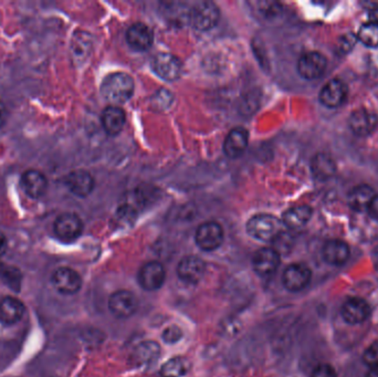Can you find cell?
Listing matches in <instances>:
<instances>
[{
	"label": "cell",
	"mask_w": 378,
	"mask_h": 377,
	"mask_svg": "<svg viewBox=\"0 0 378 377\" xmlns=\"http://www.w3.org/2000/svg\"><path fill=\"white\" fill-rule=\"evenodd\" d=\"M134 80L126 72L111 73L105 77L101 84L102 97L112 105H122L132 98L134 93Z\"/></svg>",
	"instance_id": "1"
},
{
	"label": "cell",
	"mask_w": 378,
	"mask_h": 377,
	"mask_svg": "<svg viewBox=\"0 0 378 377\" xmlns=\"http://www.w3.org/2000/svg\"><path fill=\"white\" fill-rule=\"evenodd\" d=\"M247 232L251 237L260 242H277L285 234V225L276 216L259 213L249 219Z\"/></svg>",
	"instance_id": "2"
},
{
	"label": "cell",
	"mask_w": 378,
	"mask_h": 377,
	"mask_svg": "<svg viewBox=\"0 0 378 377\" xmlns=\"http://www.w3.org/2000/svg\"><path fill=\"white\" fill-rule=\"evenodd\" d=\"M189 24L199 32H208L216 27L220 18V8L212 1H198L188 11Z\"/></svg>",
	"instance_id": "3"
},
{
	"label": "cell",
	"mask_w": 378,
	"mask_h": 377,
	"mask_svg": "<svg viewBox=\"0 0 378 377\" xmlns=\"http://www.w3.org/2000/svg\"><path fill=\"white\" fill-rule=\"evenodd\" d=\"M224 229L218 223L207 221L196 230V244L203 251H214L224 242Z\"/></svg>",
	"instance_id": "4"
},
{
	"label": "cell",
	"mask_w": 378,
	"mask_h": 377,
	"mask_svg": "<svg viewBox=\"0 0 378 377\" xmlns=\"http://www.w3.org/2000/svg\"><path fill=\"white\" fill-rule=\"evenodd\" d=\"M53 230L61 242H72L81 236L83 223L76 213H61L60 216L55 219Z\"/></svg>",
	"instance_id": "5"
},
{
	"label": "cell",
	"mask_w": 378,
	"mask_h": 377,
	"mask_svg": "<svg viewBox=\"0 0 378 377\" xmlns=\"http://www.w3.org/2000/svg\"><path fill=\"white\" fill-rule=\"evenodd\" d=\"M312 272L304 263H292L288 265L282 275V284L290 292H300L310 284Z\"/></svg>",
	"instance_id": "6"
},
{
	"label": "cell",
	"mask_w": 378,
	"mask_h": 377,
	"mask_svg": "<svg viewBox=\"0 0 378 377\" xmlns=\"http://www.w3.org/2000/svg\"><path fill=\"white\" fill-rule=\"evenodd\" d=\"M328 67V60L322 53L310 51L301 55L297 61V72L305 80L321 78Z\"/></svg>",
	"instance_id": "7"
},
{
	"label": "cell",
	"mask_w": 378,
	"mask_h": 377,
	"mask_svg": "<svg viewBox=\"0 0 378 377\" xmlns=\"http://www.w3.org/2000/svg\"><path fill=\"white\" fill-rule=\"evenodd\" d=\"M280 253L272 248H261L252 257L253 271L261 278L274 276L280 265Z\"/></svg>",
	"instance_id": "8"
},
{
	"label": "cell",
	"mask_w": 378,
	"mask_h": 377,
	"mask_svg": "<svg viewBox=\"0 0 378 377\" xmlns=\"http://www.w3.org/2000/svg\"><path fill=\"white\" fill-rule=\"evenodd\" d=\"M153 70L166 81H176L183 72V63L172 53H162L153 59Z\"/></svg>",
	"instance_id": "9"
},
{
	"label": "cell",
	"mask_w": 378,
	"mask_h": 377,
	"mask_svg": "<svg viewBox=\"0 0 378 377\" xmlns=\"http://www.w3.org/2000/svg\"><path fill=\"white\" fill-rule=\"evenodd\" d=\"M139 301L135 294L128 290L114 292L109 300V310L118 319H128L136 312Z\"/></svg>",
	"instance_id": "10"
},
{
	"label": "cell",
	"mask_w": 378,
	"mask_h": 377,
	"mask_svg": "<svg viewBox=\"0 0 378 377\" xmlns=\"http://www.w3.org/2000/svg\"><path fill=\"white\" fill-rule=\"evenodd\" d=\"M53 286L58 292L65 296H72L80 291L82 286V279L76 270L67 267L57 269L53 272Z\"/></svg>",
	"instance_id": "11"
},
{
	"label": "cell",
	"mask_w": 378,
	"mask_h": 377,
	"mask_svg": "<svg viewBox=\"0 0 378 377\" xmlns=\"http://www.w3.org/2000/svg\"><path fill=\"white\" fill-rule=\"evenodd\" d=\"M140 286L147 291H155L162 288L166 278V271L162 263L149 261L142 267L139 272Z\"/></svg>",
	"instance_id": "12"
},
{
	"label": "cell",
	"mask_w": 378,
	"mask_h": 377,
	"mask_svg": "<svg viewBox=\"0 0 378 377\" xmlns=\"http://www.w3.org/2000/svg\"><path fill=\"white\" fill-rule=\"evenodd\" d=\"M206 265L203 259L196 256H186L177 265V276L188 284H197L203 279Z\"/></svg>",
	"instance_id": "13"
},
{
	"label": "cell",
	"mask_w": 378,
	"mask_h": 377,
	"mask_svg": "<svg viewBox=\"0 0 378 377\" xmlns=\"http://www.w3.org/2000/svg\"><path fill=\"white\" fill-rule=\"evenodd\" d=\"M341 315L347 324H360L370 317V305L360 298H350L342 305Z\"/></svg>",
	"instance_id": "14"
},
{
	"label": "cell",
	"mask_w": 378,
	"mask_h": 377,
	"mask_svg": "<svg viewBox=\"0 0 378 377\" xmlns=\"http://www.w3.org/2000/svg\"><path fill=\"white\" fill-rule=\"evenodd\" d=\"M347 98V86L339 79H332L320 92V101L324 107L337 109L344 103Z\"/></svg>",
	"instance_id": "15"
},
{
	"label": "cell",
	"mask_w": 378,
	"mask_h": 377,
	"mask_svg": "<svg viewBox=\"0 0 378 377\" xmlns=\"http://www.w3.org/2000/svg\"><path fill=\"white\" fill-rule=\"evenodd\" d=\"M377 117L370 110L363 107L355 110L349 120L351 130L358 136L370 135L377 128Z\"/></svg>",
	"instance_id": "16"
},
{
	"label": "cell",
	"mask_w": 378,
	"mask_h": 377,
	"mask_svg": "<svg viewBox=\"0 0 378 377\" xmlns=\"http://www.w3.org/2000/svg\"><path fill=\"white\" fill-rule=\"evenodd\" d=\"M126 41L128 46L136 51H147L154 41V34L147 25L137 22L128 28Z\"/></svg>",
	"instance_id": "17"
},
{
	"label": "cell",
	"mask_w": 378,
	"mask_h": 377,
	"mask_svg": "<svg viewBox=\"0 0 378 377\" xmlns=\"http://www.w3.org/2000/svg\"><path fill=\"white\" fill-rule=\"evenodd\" d=\"M65 185L71 193L78 197H86L94 190V178L89 172L84 169H78L65 178Z\"/></svg>",
	"instance_id": "18"
},
{
	"label": "cell",
	"mask_w": 378,
	"mask_h": 377,
	"mask_svg": "<svg viewBox=\"0 0 378 377\" xmlns=\"http://www.w3.org/2000/svg\"><path fill=\"white\" fill-rule=\"evenodd\" d=\"M249 133L243 128H235L230 131L224 142V152L229 159L241 157L248 147Z\"/></svg>",
	"instance_id": "19"
},
{
	"label": "cell",
	"mask_w": 378,
	"mask_h": 377,
	"mask_svg": "<svg viewBox=\"0 0 378 377\" xmlns=\"http://www.w3.org/2000/svg\"><path fill=\"white\" fill-rule=\"evenodd\" d=\"M21 185L29 197L40 198L47 192L48 180L39 171L29 169L21 177Z\"/></svg>",
	"instance_id": "20"
},
{
	"label": "cell",
	"mask_w": 378,
	"mask_h": 377,
	"mask_svg": "<svg viewBox=\"0 0 378 377\" xmlns=\"http://www.w3.org/2000/svg\"><path fill=\"white\" fill-rule=\"evenodd\" d=\"M101 121L102 126L107 134L111 136L118 135L126 125V112L118 105H110L102 113Z\"/></svg>",
	"instance_id": "21"
},
{
	"label": "cell",
	"mask_w": 378,
	"mask_h": 377,
	"mask_svg": "<svg viewBox=\"0 0 378 377\" xmlns=\"http://www.w3.org/2000/svg\"><path fill=\"white\" fill-rule=\"evenodd\" d=\"M322 257H323L324 261L329 265H344L350 258V247L346 242H342V240H329L323 246Z\"/></svg>",
	"instance_id": "22"
},
{
	"label": "cell",
	"mask_w": 378,
	"mask_h": 377,
	"mask_svg": "<svg viewBox=\"0 0 378 377\" xmlns=\"http://www.w3.org/2000/svg\"><path fill=\"white\" fill-rule=\"evenodd\" d=\"M311 172L316 180L325 182L337 173V163L329 154L318 153L311 161Z\"/></svg>",
	"instance_id": "23"
},
{
	"label": "cell",
	"mask_w": 378,
	"mask_h": 377,
	"mask_svg": "<svg viewBox=\"0 0 378 377\" xmlns=\"http://www.w3.org/2000/svg\"><path fill=\"white\" fill-rule=\"evenodd\" d=\"M25 315V305L20 300L5 297L0 300V322L13 325L19 322Z\"/></svg>",
	"instance_id": "24"
},
{
	"label": "cell",
	"mask_w": 378,
	"mask_h": 377,
	"mask_svg": "<svg viewBox=\"0 0 378 377\" xmlns=\"http://www.w3.org/2000/svg\"><path fill=\"white\" fill-rule=\"evenodd\" d=\"M159 355H161V346L156 342H143L134 349L132 361L136 366H149L154 364Z\"/></svg>",
	"instance_id": "25"
},
{
	"label": "cell",
	"mask_w": 378,
	"mask_h": 377,
	"mask_svg": "<svg viewBox=\"0 0 378 377\" xmlns=\"http://www.w3.org/2000/svg\"><path fill=\"white\" fill-rule=\"evenodd\" d=\"M375 195L373 188L368 185H358L351 190L347 201L353 211L363 213L367 211L368 206L372 203Z\"/></svg>",
	"instance_id": "26"
},
{
	"label": "cell",
	"mask_w": 378,
	"mask_h": 377,
	"mask_svg": "<svg viewBox=\"0 0 378 377\" xmlns=\"http://www.w3.org/2000/svg\"><path fill=\"white\" fill-rule=\"evenodd\" d=\"M312 215H313V211H312L310 206H295V207L288 209L283 213L282 223H283L285 227L289 229L302 228L310 221Z\"/></svg>",
	"instance_id": "27"
},
{
	"label": "cell",
	"mask_w": 378,
	"mask_h": 377,
	"mask_svg": "<svg viewBox=\"0 0 378 377\" xmlns=\"http://www.w3.org/2000/svg\"><path fill=\"white\" fill-rule=\"evenodd\" d=\"M91 50V34L86 32H76L71 42V55H72L74 62H84L89 58Z\"/></svg>",
	"instance_id": "28"
},
{
	"label": "cell",
	"mask_w": 378,
	"mask_h": 377,
	"mask_svg": "<svg viewBox=\"0 0 378 377\" xmlns=\"http://www.w3.org/2000/svg\"><path fill=\"white\" fill-rule=\"evenodd\" d=\"M191 369V362L186 357H176L168 359L161 367V376L162 377H183Z\"/></svg>",
	"instance_id": "29"
},
{
	"label": "cell",
	"mask_w": 378,
	"mask_h": 377,
	"mask_svg": "<svg viewBox=\"0 0 378 377\" xmlns=\"http://www.w3.org/2000/svg\"><path fill=\"white\" fill-rule=\"evenodd\" d=\"M356 38L366 47L377 48L378 24H373V22L368 21L367 24L363 25L358 30Z\"/></svg>",
	"instance_id": "30"
},
{
	"label": "cell",
	"mask_w": 378,
	"mask_h": 377,
	"mask_svg": "<svg viewBox=\"0 0 378 377\" xmlns=\"http://www.w3.org/2000/svg\"><path fill=\"white\" fill-rule=\"evenodd\" d=\"M183 338V331L177 325H170L163 331V341L166 344H176Z\"/></svg>",
	"instance_id": "31"
},
{
	"label": "cell",
	"mask_w": 378,
	"mask_h": 377,
	"mask_svg": "<svg viewBox=\"0 0 378 377\" xmlns=\"http://www.w3.org/2000/svg\"><path fill=\"white\" fill-rule=\"evenodd\" d=\"M362 359L364 364L367 365L368 367L377 366L378 341L373 342L366 348L365 351L363 353Z\"/></svg>",
	"instance_id": "32"
},
{
	"label": "cell",
	"mask_w": 378,
	"mask_h": 377,
	"mask_svg": "<svg viewBox=\"0 0 378 377\" xmlns=\"http://www.w3.org/2000/svg\"><path fill=\"white\" fill-rule=\"evenodd\" d=\"M358 38L354 34H344L339 38L337 41V49L339 53L344 55V53H350L351 50L354 48L355 42H356Z\"/></svg>",
	"instance_id": "33"
},
{
	"label": "cell",
	"mask_w": 378,
	"mask_h": 377,
	"mask_svg": "<svg viewBox=\"0 0 378 377\" xmlns=\"http://www.w3.org/2000/svg\"><path fill=\"white\" fill-rule=\"evenodd\" d=\"M311 377H337V374L332 365L321 364L314 369Z\"/></svg>",
	"instance_id": "34"
},
{
	"label": "cell",
	"mask_w": 378,
	"mask_h": 377,
	"mask_svg": "<svg viewBox=\"0 0 378 377\" xmlns=\"http://www.w3.org/2000/svg\"><path fill=\"white\" fill-rule=\"evenodd\" d=\"M366 211H367L370 218L378 221V195H375V197L373 198V201L370 204Z\"/></svg>",
	"instance_id": "35"
},
{
	"label": "cell",
	"mask_w": 378,
	"mask_h": 377,
	"mask_svg": "<svg viewBox=\"0 0 378 377\" xmlns=\"http://www.w3.org/2000/svg\"><path fill=\"white\" fill-rule=\"evenodd\" d=\"M7 117H8V112H7L6 105H4L3 101H0V128H3L6 120H7Z\"/></svg>",
	"instance_id": "36"
},
{
	"label": "cell",
	"mask_w": 378,
	"mask_h": 377,
	"mask_svg": "<svg viewBox=\"0 0 378 377\" xmlns=\"http://www.w3.org/2000/svg\"><path fill=\"white\" fill-rule=\"evenodd\" d=\"M7 248H8L7 238L5 237V234L0 232V257H3L5 255Z\"/></svg>",
	"instance_id": "37"
},
{
	"label": "cell",
	"mask_w": 378,
	"mask_h": 377,
	"mask_svg": "<svg viewBox=\"0 0 378 377\" xmlns=\"http://www.w3.org/2000/svg\"><path fill=\"white\" fill-rule=\"evenodd\" d=\"M370 22L378 24V8L373 9L370 13Z\"/></svg>",
	"instance_id": "38"
},
{
	"label": "cell",
	"mask_w": 378,
	"mask_h": 377,
	"mask_svg": "<svg viewBox=\"0 0 378 377\" xmlns=\"http://www.w3.org/2000/svg\"><path fill=\"white\" fill-rule=\"evenodd\" d=\"M365 377H378V365L377 366L370 367Z\"/></svg>",
	"instance_id": "39"
}]
</instances>
